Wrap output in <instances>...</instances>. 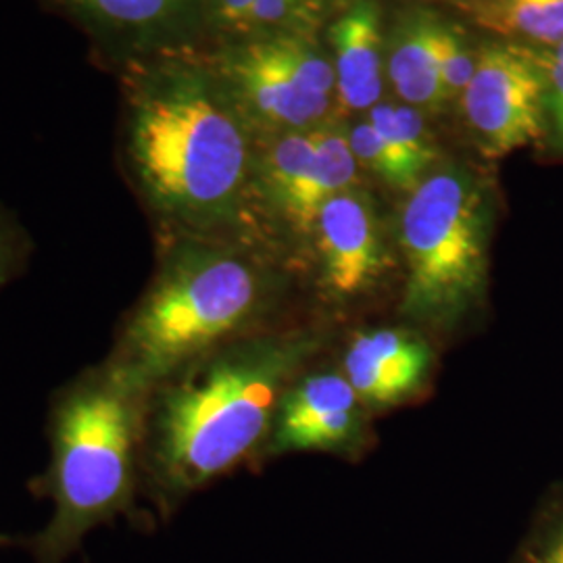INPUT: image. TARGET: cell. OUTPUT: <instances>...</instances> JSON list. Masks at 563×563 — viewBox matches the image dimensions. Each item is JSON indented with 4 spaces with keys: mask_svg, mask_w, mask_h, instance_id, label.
Listing matches in <instances>:
<instances>
[{
    "mask_svg": "<svg viewBox=\"0 0 563 563\" xmlns=\"http://www.w3.org/2000/svg\"><path fill=\"white\" fill-rule=\"evenodd\" d=\"M490 225L488 190L462 165L434 167L407 192L397 223L407 325L453 332L483 309Z\"/></svg>",
    "mask_w": 563,
    "mask_h": 563,
    "instance_id": "obj_5",
    "label": "cell"
},
{
    "mask_svg": "<svg viewBox=\"0 0 563 563\" xmlns=\"http://www.w3.org/2000/svg\"><path fill=\"white\" fill-rule=\"evenodd\" d=\"M507 563H563V483L544 493Z\"/></svg>",
    "mask_w": 563,
    "mask_h": 563,
    "instance_id": "obj_17",
    "label": "cell"
},
{
    "mask_svg": "<svg viewBox=\"0 0 563 563\" xmlns=\"http://www.w3.org/2000/svg\"><path fill=\"white\" fill-rule=\"evenodd\" d=\"M441 30V21L420 11L405 18L393 34L386 69L388 80L405 104L434 111L444 102Z\"/></svg>",
    "mask_w": 563,
    "mask_h": 563,
    "instance_id": "obj_13",
    "label": "cell"
},
{
    "mask_svg": "<svg viewBox=\"0 0 563 563\" xmlns=\"http://www.w3.org/2000/svg\"><path fill=\"white\" fill-rule=\"evenodd\" d=\"M474 18L505 38L551 48L563 42V0H476Z\"/></svg>",
    "mask_w": 563,
    "mask_h": 563,
    "instance_id": "obj_15",
    "label": "cell"
},
{
    "mask_svg": "<svg viewBox=\"0 0 563 563\" xmlns=\"http://www.w3.org/2000/svg\"><path fill=\"white\" fill-rule=\"evenodd\" d=\"M369 411L341 369L301 374L284 393L262 457L286 453H357Z\"/></svg>",
    "mask_w": 563,
    "mask_h": 563,
    "instance_id": "obj_8",
    "label": "cell"
},
{
    "mask_svg": "<svg viewBox=\"0 0 563 563\" xmlns=\"http://www.w3.org/2000/svg\"><path fill=\"white\" fill-rule=\"evenodd\" d=\"M478 53H474L467 42L453 25L443 23L441 30V84L444 102L462 99L465 88L476 74Z\"/></svg>",
    "mask_w": 563,
    "mask_h": 563,
    "instance_id": "obj_19",
    "label": "cell"
},
{
    "mask_svg": "<svg viewBox=\"0 0 563 563\" xmlns=\"http://www.w3.org/2000/svg\"><path fill=\"white\" fill-rule=\"evenodd\" d=\"M341 372L367 411L416 401L430 386L434 349L413 325H380L357 332L344 349Z\"/></svg>",
    "mask_w": 563,
    "mask_h": 563,
    "instance_id": "obj_10",
    "label": "cell"
},
{
    "mask_svg": "<svg viewBox=\"0 0 563 563\" xmlns=\"http://www.w3.org/2000/svg\"><path fill=\"white\" fill-rule=\"evenodd\" d=\"M213 69L246 120L292 132L322 120L336 88L316 44L286 32L232 42Z\"/></svg>",
    "mask_w": 563,
    "mask_h": 563,
    "instance_id": "obj_6",
    "label": "cell"
},
{
    "mask_svg": "<svg viewBox=\"0 0 563 563\" xmlns=\"http://www.w3.org/2000/svg\"><path fill=\"white\" fill-rule=\"evenodd\" d=\"M9 543H11V539H9V537H4V534H0V547H2V544Z\"/></svg>",
    "mask_w": 563,
    "mask_h": 563,
    "instance_id": "obj_24",
    "label": "cell"
},
{
    "mask_svg": "<svg viewBox=\"0 0 563 563\" xmlns=\"http://www.w3.org/2000/svg\"><path fill=\"white\" fill-rule=\"evenodd\" d=\"M34 255V242L20 220L0 202V290L20 280Z\"/></svg>",
    "mask_w": 563,
    "mask_h": 563,
    "instance_id": "obj_20",
    "label": "cell"
},
{
    "mask_svg": "<svg viewBox=\"0 0 563 563\" xmlns=\"http://www.w3.org/2000/svg\"><path fill=\"white\" fill-rule=\"evenodd\" d=\"M284 278L249 241L159 239L157 265L104 355L153 386L186 363L278 325Z\"/></svg>",
    "mask_w": 563,
    "mask_h": 563,
    "instance_id": "obj_3",
    "label": "cell"
},
{
    "mask_svg": "<svg viewBox=\"0 0 563 563\" xmlns=\"http://www.w3.org/2000/svg\"><path fill=\"white\" fill-rule=\"evenodd\" d=\"M323 344L307 325H274L153 384L144 409V499L163 520L188 497L262 457L284 393Z\"/></svg>",
    "mask_w": 563,
    "mask_h": 563,
    "instance_id": "obj_2",
    "label": "cell"
},
{
    "mask_svg": "<svg viewBox=\"0 0 563 563\" xmlns=\"http://www.w3.org/2000/svg\"><path fill=\"white\" fill-rule=\"evenodd\" d=\"M460 101L476 141L490 157L543 141L549 102L541 53L511 42L484 46Z\"/></svg>",
    "mask_w": 563,
    "mask_h": 563,
    "instance_id": "obj_7",
    "label": "cell"
},
{
    "mask_svg": "<svg viewBox=\"0 0 563 563\" xmlns=\"http://www.w3.org/2000/svg\"><path fill=\"white\" fill-rule=\"evenodd\" d=\"M120 69L118 163L159 239L249 241L257 148L213 65L159 53Z\"/></svg>",
    "mask_w": 563,
    "mask_h": 563,
    "instance_id": "obj_1",
    "label": "cell"
},
{
    "mask_svg": "<svg viewBox=\"0 0 563 563\" xmlns=\"http://www.w3.org/2000/svg\"><path fill=\"white\" fill-rule=\"evenodd\" d=\"M360 167L346 132L339 128H318L313 159L276 216L295 232L309 236L323 205L344 190L355 188Z\"/></svg>",
    "mask_w": 563,
    "mask_h": 563,
    "instance_id": "obj_14",
    "label": "cell"
},
{
    "mask_svg": "<svg viewBox=\"0 0 563 563\" xmlns=\"http://www.w3.org/2000/svg\"><path fill=\"white\" fill-rule=\"evenodd\" d=\"M309 236L318 249L322 292L334 305L369 297L390 269L378 211L357 186L323 205Z\"/></svg>",
    "mask_w": 563,
    "mask_h": 563,
    "instance_id": "obj_9",
    "label": "cell"
},
{
    "mask_svg": "<svg viewBox=\"0 0 563 563\" xmlns=\"http://www.w3.org/2000/svg\"><path fill=\"white\" fill-rule=\"evenodd\" d=\"M148 386L107 357L57 390L46 411L48 463L30 486L53 514L27 544L34 563H65L86 537L134 520L144 497V409Z\"/></svg>",
    "mask_w": 563,
    "mask_h": 563,
    "instance_id": "obj_4",
    "label": "cell"
},
{
    "mask_svg": "<svg viewBox=\"0 0 563 563\" xmlns=\"http://www.w3.org/2000/svg\"><path fill=\"white\" fill-rule=\"evenodd\" d=\"M334 80L346 111L374 109L383 95V25L374 2H360L332 27Z\"/></svg>",
    "mask_w": 563,
    "mask_h": 563,
    "instance_id": "obj_12",
    "label": "cell"
},
{
    "mask_svg": "<svg viewBox=\"0 0 563 563\" xmlns=\"http://www.w3.org/2000/svg\"><path fill=\"white\" fill-rule=\"evenodd\" d=\"M253 2L255 0H205V13L213 27L234 38Z\"/></svg>",
    "mask_w": 563,
    "mask_h": 563,
    "instance_id": "obj_23",
    "label": "cell"
},
{
    "mask_svg": "<svg viewBox=\"0 0 563 563\" xmlns=\"http://www.w3.org/2000/svg\"><path fill=\"white\" fill-rule=\"evenodd\" d=\"M76 21L97 51L120 69L130 60L159 55L157 41L195 0H51Z\"/></svg>",
    "mask_w": 563,
    "mask_h": 563,
    "instance_id": "obj_11",
    "label": "cell"
},
{
    "mask_svg": "<svg viewBox=\"0 0 563 563\" xmlns=\"http://www.w3.org/2000/svg\"><path fill=\"white\" fill-rule=\"evenodd\" d=\"M544 78H547V102L549 113L553 115L555 134L563 146V42L551 51L541 53Z\"/></svg>",
    "mask_w": 563,
    "mask_h": 563,
    "instance_id": "obj_22",
    "label": "cell"
},
{
    "mask_svg": "<svg viewBox=\"0 0 563 563\" xmlns=\"http://www.w3.org/2000/svg\"><path fill=\"white\" fill-rule=\"evenodd\" d=\"M346 134H349V142H351L355 159L362 167L376 174L380 180L390 184L393 188L405 190V192L413 190L420 184L409 174V169L390 153V148L378 136V132L372 128L369 121L357 123Z\"/></svg>",
    "mask_w": 563,
    "mask_h": 563,
    "instance_id": "obj_18",
    "label": "cell"
},
{
    "mask_svg": "<svg viewBox=\"0 0 563 563\" xmlns=\"http://www.w3.org/2000/svg\"><path fill=\"white\" fill-rule=\"evenodd\" d=\"M367 121L386 142L390 153L409 169V174L422 181L437 162V148L420 109L405 102H378L374 109H369Z\"/></svg>",
    "mask_w": 563,
    "mask_h": 563,
    "instance_id": "obj_16",
    "label": "cell"
},
{
    "mask_svg": "<svg viewBox=\"0 0 563 563\" xmlns=\"http://www.w3.org/2000/svg\"><path fill=\"white\" fill-rule=\"evenodd\" d=\"M307 0H255L246 11L234 42L269 34L299 13Z\"/></svg>",
    "mask_w": 563,
    "mask_h": 563,
    "instance_id": "obj_21",
    "label": "cell"
}]
</instances>
